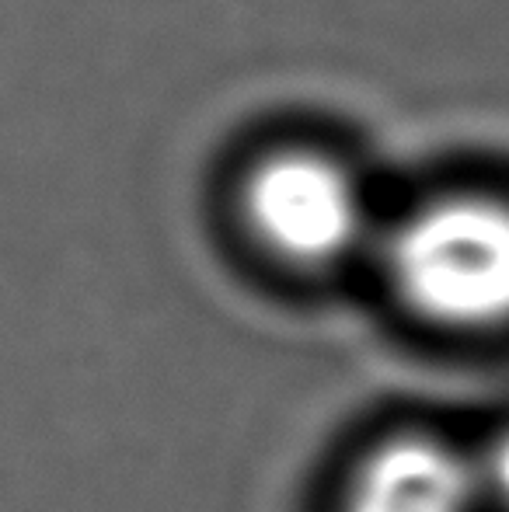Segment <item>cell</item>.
Returning <instances> with one entry per match:
<instances>
[{
    "mask_svg": "<svg viewBox=\"0 0 509 512\" xmlns=\"http://www.w3.org/2000/svg\"><path fill=\"white\" fill-rule=\"evenodd\" d=\"M394 297L447 331L509 328V203L440 196L408 209L377 237Z\"/></svg>",
    "mask_w": 509,
    "mask_h": 512,
    "instance_id": "6da1fadb",
    "label": "cell"
},
{
    "mask_svg": "<svg viewBox=\"0 0 509 512\" xmlns=\"http://www.w3.org/2000/svg\"><path fill=\"white\" fill-rule=\"evenodd\" d=\"M245 220L272 258L307 272L335 269L381 237L360 178L314 150H283L258 164L245 185Z\"/></svg>",
    "mask_w": 509,
    "mask_h": 512,
    "instance_id": "7a4b0ae2",
    "label": "cell"
},
{
    "mask_svg": "<svg viewBox=\"0 0 509 512\" xmlns=\"http://www.w3.org/2000/svg\"><path fill=\"white\" fill-rule=\"evenodd\" d=\"M342 512H485L475 453L422 429L384 436L353 471Z\"/></svg>",
    "mask_w": 509,
    "mask_h": 512,
    "instance_id": "3957f363",
    "label": "cell"
},
{
    "mask_svg": "<svg viewBox=\"0 0 509 512\" xmlns=\"http://www.w3.org/2000/svg\"><path fill=\"white\" fill-rule=\"evenodd\" d=\"M485 512H509V429L499 432L482 453H475Z\"/></svg>",
    "mask_w": 509,
    "mask_h": 512,
    "instance_id": "277c9868",
    "label": "cell"
}]
</instances>
